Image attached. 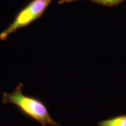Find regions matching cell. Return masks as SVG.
<instances>
[{
  "label": "cell",
  "instance_id": "6da1fadb",
  "mask_svg": "<svg viewBox=\"0 0 126 126\" xmlns=\"http://www.w3.org/2000/svg\"><path fill=\"white\" fill-rule=\"evenodd\" d=\"M23 86L22 83H19L13 92L3 93L2 103L15 105L22 114L28 119L38 122L42 126H61L51 117L43 100L34 96L23 94Z\"/></svg>",
  "mask_w": 126,
  "mask_h": 126
},
{
  "label": "cell",
  "instance_id": "7a4b0ae2",
  "mask_svg": "<svg viewBox=\"0 0 126 126\" xmlns=\"http://www.w3.org/2000/svg\"><path fill=\"white\" fill-rule=\"evenodd\" d=\"M52 0H33L17 15L14 22L0 33V40H5L9 34L26 26L40 18Z\"/></svg>",
  "mask_w": 126,
  "mask_h": 126
},
{
  "label": "cell",
  "instance_id": "3957f363",
  "mask_svg": "<svg viewBox=\"0 0 126 126\" xmlns=\"http://www.w3.org/2000/svg\"><path fill=\"white\" fill-rule=\"evenodd\" d=\"M98 126H126V115L101 121L98 123Z\"/></svg>",
  "mask_w": 126,
  "mask_h": 126
},
{
  "label": "cell",
  "instance_id": "277c9868",
  "mask_svg": "<svg viewBox=\"0 0 126 126\" xmlns=\"http://www.w3.org/2000/svg\"><path fill=\"white\" fill-rule=\"evenodd\" d=\"M82 1V0H61V1H60L59 3L60 4H63V3L75 2V1ZM88 1H92L93 2L102 5L112 7V6L119 5L120 3L123 2L124 0H88Z\"/></svg>",
  "mask_w": 126,
  "mask_h": 126
}]
</instances>
